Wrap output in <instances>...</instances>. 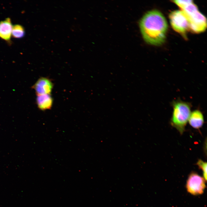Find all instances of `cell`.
<instances>
[{
    "instance_id": "6da1fadb",
    "label": "cell",
    "mask_w": 207,
    "mask_h": 207,
    "mask_svg": "<svg viewBox=\"0 0 207 207\" xmlns=\"http://www.w3.org/2000/svg\"><path fill=\"white\" fill-rule=\"evenodd\" d=\"M139 27L143 37L147 43L158 46L165 41L168 24L159 11L152 10L146 13L140 20Z\"/></svg>"
},
{
    "instance_id": "5b68a950",
    "label": "cell",
    "mask_w": 207,
    "mask_h": 207,
    "mask_svg": "<svg viewBox=\"0 0 207 207\" xmlns=\"http://www.w3.org/2000/svg\"><path fill=\"white\" fill-rule=\"evenodd\" d=\"M206 181L197 173H191L187 181L186 187L188 193L193 195L202 194L206 186Z\"/></svg>"
},
{
    "instance_id": "3957f363",
    "label": "cell",
    "mask_w": 207,
    "mask_h": 207,
    "mask_svg": "<svg viewBox=\"0 0 207 207\" xmlns=\"http://www.w3.org/2000/svg\"><path fill=\"white\" fill-rule=\"evenodd\" d=\"M183 12L188 19L189 29L196 33L205 31L207 27L206 19L199 11L197 7L194 3L187 5L183 9Z\"/></svg>"
},
{
    "instance_id": "9c48e42d",
    "label": "cell",
    "mask_w": 207,
    "mask_h": 207,
    "mask_svg": "<svg viewBox=\"0 0 207 207\" xmlns=\"http://www.w3.org/2000/svg\"><path fill=\"white\" fill-rule=\"evenodd\" d=\"M190 125L196 129L201 128L204 122V118L202 113L199 110H196L191 113L189 120Z\"/></svg>"
},
{
    "instance_id": "30bf717a",
    "label": "cell",
    "mask_w": 207,
    "mask_h": 207,
    "mask_svg": "<svg viewBox=\"0 0 207 207\" xmlns=\"http://www.w3.org/2000/svg\"><path fill=\"white\" fill-rule=\"evenodd\" d=\"M25 34V30L22 26L19 24H16L13 26L12 35L14 37L21 38L24 37Z\"/></svg>"
},
{
    "instance_id": "277c9868",
    "label": "cell",
    "mask_w": 207,
    "mask_h": 207,
    "mask_svg": "<svg viewBox=\"0 0 207 207\" xmlns=\"http://www.w3.org/2000/svg\"><path fill=\"white\" fill-rule=\"evenodd\" d=\"M170 23L173 28L185 38L189 29L188 19L182 10H176L171 12L169 15Z\"/></svg>"
},
{
    "instance_id": "52a82bcc",
    "label": "cell",
    "mask_w": 207,
    "mask_h": 207,
    "mask_svg": "<svg viewBox=\"0 0 207 207\" xmlns=\"http://www.w3.org/2000/svg\"><path fill=\"white\" fill-rule=\"evenodd\" d=\"M12 26L11 19L7 18L0 22V38L6 41L10 40Z\"/></svg>"
},
{
    "instance_id": "7a4b0ae2",
    "label": "cell",
    "mask_w": 207,
    "mask_h": 207,
    "mask_svg": "<svg viewBox=\"0 0 207 207\" xmlns=\"http://www.w3.org/2000/svg\"><path fill=\"white\" fill-rule=\"evenodd\" d=\"M173 110L171 124L181 134L183 133L191 114V106L188 103L181 101L172 103Z\"/></svg>"
},
{
    "instance_id": "8992f818",
    "label": "cell",
    "mask_w": 207,
    "mask_h": 207,
    "mask_svg": "<svg viewBox=\"0 0 207 207\" xmlns=\"http://www.w3.org/2000/svg\"><path fill=\"white\" fill-rule=\"evenodd\" d=\"M51 81L46 77L39 78L32 86L37 95L50 94L53 88Z\"/></svg>"
},
{
    "instance_id": "ba28073f",
    "label": "cell",
    "mask_w": 207,
    "mask_h": 207,
    "mask_svg": "<svg viewBox=\"0 0 207 207\" xmlns=\"http://www.w3.org/2000/svg\"><path fill=\"white\" fill-rule=\"evenodd\" d=\"M37 106L41 110L50 109L53 103V99L50 94L37 95L36 99Z\"/></svg>"
},
{
    "instance_id": "8fae6325",
    "label": "cell",
    "mask_w": 207,
    "mask_h": 207,
    "mask_svg": "<svg viewBox=\"0 0 207 207\" xmlns=\"http://www.w3.org/2000/svg\"><path fill=\"white\" fill-rule=\"evenodd\" d=\"M197 164L203 171L204 178L206 181L207 179V163L201 160H199Z\"/></svg>"
}]
</instances>
